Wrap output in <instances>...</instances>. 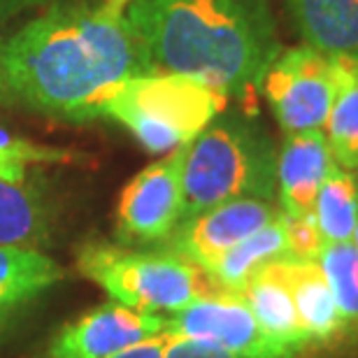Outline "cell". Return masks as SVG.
<instances>
[{
  "label": "cell",
  "instance_id": "6da1fadb",
  "mask_svg": "<svg viewBox=\"0 0 358 358\" xmlns=\"http://www.w3.org/2000/svg\"><path fill=\"white\" fill-rule=\"evenodd\" d=\"M5 66L19 107L77 124L119 82L152 75L126 14L103 0H52L7 38Z\"/></svg>",
  "mask_w": 358,
  "mask_h": 358
},
{
  "label": "cell",
  "instance_id": "7a4b0ae2",
  "mask_svg": "<svg viewBox=\"0 0 358 358\" xmlns=\"http://www.w3.org/2000/svg\"><path fill=\"white\" fill-rule=\"evenodd\" d=\"M152 73L249 100L282 52L270 0H133L126 10Z\"/></svg>",
  "mask_w": 358,
  "mask_h": 358
},
{
  "label": "cell",
  "instance_id": "3957f363",
  "mask_svg": "<svg viewBox=\"0 0 358 358\" xmlns=\"http://www.w3.org/2000/svg\"><path fill=\"white\" fill-rule=\"evenodd\" d=\"M184 219L231 200L277 198V149L247 112H221L186 145Z\"/></svg>",
  "mask_w": 358,
  "mask_h": 358
},
{
  "label": "cell",
  "instance_id": "277c9868",
  "mask_svg": "<svg viewBox=\"0 0 358 358\" xmlns=\"http://www.w3.org/2000/svg\"><path fill=\"white\" fill-rule=\"evenodd\" d=\"M226 93L184 75L128 77L100 100L96 119H112L149 154H168L196 140L228 107Z\"/></svg>",
  "mask_w": 358,
  "mask_h": 358
},
{
  "label": "cell",
  "instance_id": "5b68a950",
  "mask_svg": "<svg viewBox=\"0 0 358 358\" xmlns=\"http://www.w3.org/2000/svg\"><path fill=\"white\" fill-rule=\"evenodd\" d=\"M75 266L114 303L163 317L221 291L210 272L163 247L138 249L87 240L77 249Z\"/></svg>",
  "mask_w": 358,
  "mask_h": 358
},
{
  "label": "cell",
  "instance_id": "8992f818",
  "mask_svg": "<svg viewBox=\"0 0 358 358\" xmlns=\"http://www.w3.org/2000/svg\"><path fill=\"white\" fill-rule=\"evenodd\" d=\"M259 91L284 135L324 131L335 91L333 59L310 45L282 49Z\"/></svg>",
  "mask_w": 358,
  "mask_h": 358
},
{
  "label": "cell",
  "instance_id": "52a82bcc",
  "mask_svg": "<svg viewBox=\"0 0 358 358\" xmlns=\"http://www.w3.org/2000/svg\"><path fill=\"white\" fill-rule=\"evenodd\" d=\"M186 145L163 154L124 186L117 207V238L126 247H163L184 217Z\"/></svg>",
  "mask_w": 358,
  "mask_h": 358
},
{
  "label": "cell",
  "instance_id": "ba28073f",
  "mask_svg": "<svg viewBox=\"0 0 358 358\" xmlns=\"http://www.w3.org/2000/svg\"><path fill=\"white\" fill-rule=\"evenodd\" d=\"M168 335L219 347L240 358H291L268 338L238 291L221 289L166 317Z\"/></svg>",
  "mask_w": 358,
  "mask_h": 358
},
{
  "label": "cell",
  "instance_id": "9c48e42d",
  "mask_svg": "<svg viewBox=\"0 0 358 358\" xmlns=\"http://www.w3.org/2000/svg\"><path fill=\"white\" fill-rule=\"evenodd\" d=\"M166 328L168 321L163 314L133 310L107 300L63 324L49 340L42 358H110L163 335Z\"/></svg>",
  "mask_w": 358,
  "mask_h": 358
},
{
  "label": "cell",
  "instance_id": "30bf717a",
  "mask_svg": "<svg viewBox=\"0 0 358 358\" xmlns=\"http://www.w3.org/2000/svg\"><path fill=\"white\" fill-rule=\"evenodd\" d=\"M282 212L272 200L242 198L214 205L210 210L184 219L163 249H170L198 268L210 272L235 245L263 228Z\"/></svg>",
  "mask_w": 358,
  "mask_h": 358
},
{
  "label": "cell",
  "instance_id": "8fae6325",
  "mask_svg": "<svg viewBox=\"0 0 358 358\" xmlns=\"http://www.w3.org/2000/svg\"><path fill=\"white\" fill-rule=\"evenodd\" d=\"M63 277L66 270L40 249L0 247V342L17 331Z\"/></svg>",
  "mask_w": 358,
  "mask_h": 358
},
{
  "label": "cell",
  "instance_id": "7c38bea8",
  "mask_svg": "<svg viewBox=\"0 0 358 358\" xmlns=\"http://www.w3.org/2000/svg\"><path fill=\"white\" fill-rule=\"evenodd\" d=\"M338 166L324 131L286 135L277 152V205L284 214H314L317 193Z\"/></svg>",
  "mask_w": 358,
  "mask_h": 358
},
{
  "label": "cell",
  "instance_id": "4fadbf2b",
  "mask_svg": "<svg viewBox=\"0 0 358 358\" xmlns=\"http://www.w3.org/2000/svg\"><path fill=\"white\" fill-rule=\"evenodd\" d=\"M240 293L268 338L277 342L291 358L312 347L303 321L298 317L289 282L284 277L282 261L268 263L256 270Z\"/></svg>",
  "mask_w": 358,
  "mask_h": 358
},
{
  "label": "cell",
  "instance_id": "5bb4252c",
  "mask_svg": "<svg viewBox=\"0 0 358 358\" xmlns=\"http://www.w3.org/2000/svg\"><path fill=\"white\" fill-rule=\"evenodd\" d=\"M286 7L305 45L358 61V0H286Z\"/></svg>",
  "mask_w": 358,
  "mask_h": 358
},
{
  "label": "cell",
  "instance_id": "9a60e30c",
  "mask_svg": "<svg viewBox=\"0 0 358 358\" xmlns=\"http://www.w3.org/2000/svg\"><path fill=\"white\" fill-rule=\"evenodd\" d=\"M52 205L35 179H0V247L45 249L52 240Z\"/></svg>",
  "mask_w": 358,
  "mask_h": 358
},
{
  "label": "cell",
  "instance_id": "2e32d148",
  "mask_svg": "<svg viewBox=\"0 0 358 358\" xmlns=\"http://www.w3.org/2000/svg\"><path fill=\"white\" fill-rule=\"evenodd\" d=\"M298 317L310 338V345H328L342 338V321L333 291L317 261H282Z\"/></svg>",
  "mask_w": 358,
  "mask_h": 358
},
{
  "label": "cell",
  "instance_id": "e0dca14e",
  "mask_svg": "<svg viewBox=\"0 0 358 358\" xmlns=\"http://www.w3.org/2000/svg\"><path fill=\"white\" fill-rule=\"evenodd\" d=\"M333 73L335 91L324 133L335 163L358 173V61L333 59Z\"/></svg>",
  "mask_w": 358,
  "mask_h": 358
},
{
  "label": "cell",
  "instance_id": "ac0fdd59",
  "mask_svg": "<svg viewBox=\"0 0 358 358\" xmlns=\"http://www.w3.org/2000/svg\"><path fill=\"white\" fill-rule=\"evenodd\" d=\"M286 259H291V254H289V242H286L284 217H282V212H279L277 217L268 221L263 228L252 233L247 240H242L240 245H235L231 252L210 270V275L221 289L240 293L245 289L247 279L259 268L268 266V263H275V261H286Z\"/></svg>",
  "mask_w": 358,
  "mask_h": 358
},
{
  "label": "cell",
  "instance_id": "d6986e66",
  "mask_svg": "<svg viewBox=\"0 0 358 358\" xmlns=\"http://www.w3.org/2000/svg\"><path fill=\"white\" fill-rule=\"evenodd\" d=\"M314 219L326 245L352 242L358 224V173L335 166L321 184Z\"/></svg>",
  "mask_w": 358,
  "mask_h": 358
},
{
  "label": "cell",
  "instance_id": "ffe728a7",
  "mask_svg": "<svg viewBox=\"0 0 358 358\" xmlns=\"http://www.w3.org/2000/svg\"><path fill=\"white\" fill-rule=\"evenodd\" d=\"M319 268L324 270L328 286L338 305L342 333L358 338V249L354 242L326 245L319 254Z\"/></svg>",
  "mask_w": 358,
  "mask_h": 358
},
{
  "label": "cell",
  "instance_id": "44dd1931",
  "mask_svg": "<svg viewBox=\"0 0 358 358\" xmlns=\"http://www.w3.org/2000/svg\"><path fill=\"white\" fill-rule=\"evenodd\" d=\"M75 161V154L61 147L38 145L21 135H12L0 128V179L24 182L31 166H54Z\"/></svg>",
  "mask_w": 358,
  "mask_h": 358
},
{
  "label": "cell",
  "instance_id": "7402d4cb",
  "mask_svg": "<svg viewBox=\"0 0 358 358\" xmlns=\"http://www.w3.org/2000/svg\"><path fill=\"white\" fill-rule=\"evenodd\" d=\"M284 231H286V242H289V254L296 261H317L321 249L326 247L321 231L317 226L314 214L307 217H293V214H284Z\"/></svg>",
  "mask_w": 358,
  "mask_h": 358
},
{
  "label": "cell",
  "instance_id": "603a6c76",
  "mask_svg": "<svg viewBox=\"0 0 358 358\" xmlns=\"http://www.w3.org/2000/svg\"><path fill=\"white\" fill-rule=\"evenodd\" d=\"M166 358H240V356H233V354L224 352V349L203 345V342H196V340L168 335Z\"/></svg>",
  "mask_w": 358,
  "mask_h": 358
},
{
  "label": "cell",
  "instance_id": "cb8c5ba5",
  "mask_svg": "<svg viewBox=\"0 0 358 358\" xmlns=\"http://www.w3.org/2000/svg\"><path fill=\"white\" fill-rule=\"evenodd\" d=\"M166 347H168V333H163L110 358H166Z\"/></svg>",
  "mask_w": 358,
  "mask_h": 358
},
{
  "label": "cell",
  "instance_id": "d4e9b609",
  "mask_svg": "<svg viewBox=\"0 0 358 358\" xmlns=\"http://www.w3.org/2000/svg\"><path fill=\"white\" fill-rule=\"evenodd\" d=\"M5 24H0V107H19V100L14 96L10 87V77H7V66H5V47H7V35H5Z\"/></svg>",
  "mask_w": 358,
  "mask_h": 358
},
{
  "label": "cell",
  "instance_id": "484cf974",
  "mask_svg": "<svg viewBox=\"0 0 358 358\" xmlns=\"http://www.w3.org/2000/svg\"><path fill=\"white\" fill-rule=\"evenodd\" d=\"M52 0H0V24H7L10 19H17L31 10H42Z\"/></svg>",
  "mask_w": 358,
  "mask_h": 358
},
{
  "label": "cell",
  "instance_id": "4316f807",
  "mask_svg": "<svg viewBox=\"0 0 358 358\" xmlns=\"http://www.w3.org/2000/svg\"><path fill=\"white\" fill-rule=\"evenodd\" d=\"M133 0H103V7L107 12H112V14H126L128 10V5H131Z\"/></svg>",
  "mask_w": 358,
  "mask_h": 358
},
{
  "label": "cell",
  "instance_id": "83f0119b",
  "mask_svg": "<svg viewBox=\"0 0 358 358\" xmlns=\"http://www.w3.org/2000/svg\"><path fill=\"white\" fill-rule=\"evenodd\" d=\"M352 242H354V247L358 249V224H356V231H354V240Z\"/></svg>",
  "mask_w": 358,
  "mask_h": 358
}]
</instances>
